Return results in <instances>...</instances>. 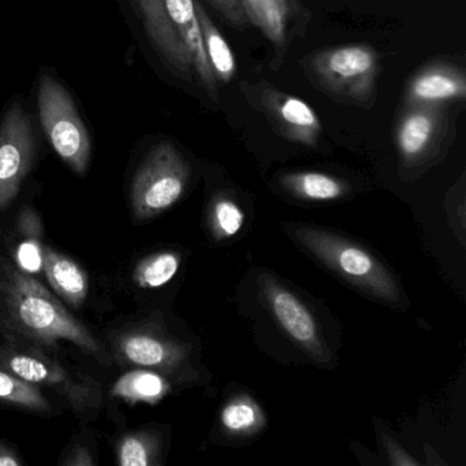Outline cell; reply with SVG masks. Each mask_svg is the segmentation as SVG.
I'll return each mask as SVG.
<instances>
[{
    "label": "cell",
    "instance_id": "9a60e30c",
    "mask_svg": "<svg viewBox=\"0 0 466 466\" xmlns=\"http://www.w3.org/2000/svg\"><path fill=\"white\" fill-rule=\"evenodd\" d=\"M196 15L200 25L201 37H203L204 51L209 66L214 73L218 84L230 83L237 73L236 58L228 46V40L220 34L214 21L207 15L203 5L195 0Z\"/></svg>",
    "mask_w": 466,
    "mask_h": 466
},
{
    "label": "cell",
    "instance_id": "2e32d148",
    "mask_svg": "<svg viewBox=\"0 0 466 466\" xmlns=\"http://www.w3.org/2000/svg\"><path fill=\"white\" fill-rule=\"evenodd\" d=\"M7 370L24 380L35 384H47L65 390H76L72 378L56 362L36 354L10 353L5 359Z\"/></svg>",
    "mask_w": 466,
    "mask_h": 466
},
{
    "label": "cell",
    "instance_id": "ba28073f",
    "mask_svg": "<svg viewBox=\"0 0 466 466\" xmlns=\"http://www.w3.org/2000/svg\"><path fill=\"white\" fill-rule=\"evenodd\" d=\"M35 154L36 140L31 119L20 103H13L0 124V212L17 198Z\"/></svg>",
    "mask_w": 466,
    "mask_h": 466
},
{
    "label": "cell",
    "instance_id": "f1b7e54d",
    "mask_svg": "<svg viewBox=\"0 0 466 466\" xmlns=\"http://www.w3.org/2000/svg\"><path fill=\"white\" fill-rule=\"evenodd\" d=\"M67 465H94L88 450L77 449L73 454L72 460L67 461Z\"/></svg>",
    "mask_w": 466,
    "mask_h": 466
},
{
    "label": "cell",
    "instance_id": "5b68a950",
    "mask_svg": "<svg viewBox=\"0 0 466 466\" xmlns=\"http://www.w3.org/2000/svg\"><path fill=\"white\" fill-rule=\"evenodd\" d=\"M40 122L54 151L78 176L86 174L91 159V138L69 92L51 76L40 80Z\"/></svg>",
    "mask_w": 466,
    "mask_h": 466
},
{
    "label": "cell",
    "instance_id": "4316f807",
    "mask_svg": "<svg viewBox=\"0 0 466 466\" xmlns=\"http://www.w3.org/2000/svg\"><path fill=\"white\" fill-rule=\"evenodd\" d=\"M386 447L389 450L390 457H391V462L395 463V465H419L417 461H414L413 458L409 457L400 446H397V443L391 441V439H387Z\"/></svg>",
    "mask_w": 466,
    "mask_h": 466
},
{
    "label": "cell",
    "instance_id": "30bf717a",
    "mask_svg": "<svg viewBox=\"0 0 466 466\" xmlns=\"http://www.w3.org/2000/svg\"><path fill=\"white\" fill-rule=\"evenodd\" d=\"M268 307L278 323L313 359L324 361L329 357L320 337L315 319L308 308L290 291L275 282L274 278L263 275L260 279Z\"/></svg>",
    "mask_w": 466,
    "mask_h": 466
},
{
    "label": "cell",
    "instance_id": "277c9868",
    "mask_svg": "<svg viewBox=\"0 0 466 466\" xmlns=\"http://www.w3.org/2000/svg\"><path fill=\"white\" fill-rule=\"evenodd\" d=\"M394 127L400 168L409 176L443 157L455 135L449 106L402 105Z\"/></svg>",
    "mask_w": 466,
    "mask_h": 466
},
{
    "label": "cell",
    "instance_id": "484cf974",
    "mask_svg": "<svg viewBox=\"0 0 466 466\" xmlns=\"http://www.w3.org/2000/svg\"><path fill=\"white\" fill-rule=\"evenodd\" d=\"M209 4L234 28L244 29L249 25L241 0H209Z\"/></svg>",
    "mask_w": 466,
    "mask_h": 466
},
{
    "label": "cell",
    "instance_id": "603a6c76",
    "mask_svg": "<svg viewBox=\"0 0 466 466\" xmlns=\"http://www.w3.org/2000/svg\"><path fill=\"white\" fill-rule=\"evenodd\" d=\"M155 443L146 433H130L118 444V463L122 466H148L154 463Z\"/></svg>",
    "mask_w": 466,
    "mask_h": 466
},
{
    "label": "cell",
    "instance_id": "9c48e42d",
    "mask_svg": "<svg viewBox=\"0 0 466 466\" xmlns=\"http://www.w3.org/2000/svg\"><path fill=\"white\" fill-rule=\"evenodd\" d=\"M249 25L255 26L274 47L282 64L294 40L304 36L312 15L299 0H241Z\"/></svg>",
    "mask_w": 466,
    "mask_h": 466
},
{
    "label": "cell",
    "instance_id": "8992f818",
    "mask_svg": "<svg viewBox=\"0 0 466 466\" xmlns=\"http://www.w3.org/2000/svg\"><path fill=\"white\" fill-rule=\"evenodd\" d=\"M189 167L170 143L155 146L138 167L132 184V204L138 219L162 214L184 195Z\"/></svg>",
    "mask_w": 466,
    "mask_h": 466
},
{
    "label": "cell",
    "instance_id": "4fadbf2b",
    "mask_svg": "<svg viewBox=\"0 0 466 466\" xmlns=\"http://www.w3.org/2000/svg\"><path fill=\"white\" fill-rule=\"evenodd\" d=\"M168 15L181 36L192 64L193 75L204 91L214 102H218V83L204 51L200 25L196 15L195 0H166Z\"/></svg>",
    "mask_w": 466,
    "mask_h": 466
},
{
    "label": "cell",
    "instance_id": "44dd1931",
    "mask_svg": "<svg viewBox=\"0 0 466 466\" xmlns=\"http://www.w3.org/2000/svg\"><path fill=\"white\" fill-rule=\"evenodd\" d=\"M178 268L179 256L176 253H157L138 264L135 279L141 288H160L173 279Z\"/></svg>",
    "mask_w": 466,
    "mask_h": 466
},
{
    "label": "cell",
    "instance_id": "ac0fdd59",
    "mask_svg": "<svg viewBox=\"0 0 466 466\" xmlns=\"http://www.w3.org/2000/svg\"><path fill=\"white\" fill-rule=\"evenodd\" d=\"M283 187L299 198L312 201H331L342 198L346 185L334 177L315 171L286 174L280 179Z\"/></svg>",
    "mask_w": 466,
    "mask_h": 466
},
{
    "label": "cell",
    "instance_id": "3957f363",
    "mask_svg": "<svg viewBox=\"0 0 466 466\" xmlns=\"http://www.w3.org/2000/svg\"><path fill=\"white\" fill-rule=\"evenodd\" d=\"M291 231L299 244L351 285L384 301H400V289L392 275L378 258L359 245L308 226H297Z\"/></svg>",
    "mask_w": 466,
    "mask_h": 466
},
{
    "label": "cell",
    "instance_id": "7402d4cb",
    "mask_svg": "<svg viewBox=\"0 0 466 466\" xmlns=\"http://www.w3.org/2000/svg\"><path fill=\"white\" fill-rule=\"evenodd\" d=\"M226 430L234 433L255 432L263 425V416L255 402L239 398L226 406L222 413Z\"/></svg>",
    "mask_w": 466,
    "mask_h": 466
},
{
    "label": "cell",
    "instance_id": "5bb4252c",
    "mask_svg": "<svg viewBox=\"0 0 466 466\" xmlns=\"http://www.w3.org/2000/svg\"><path fill=\"white\" fill-rule=\"evenodd\" d=\"M43 269L62 299L76 308L84 304L89 290L88 275L76 261L51 248H43Z\"/></svg>",
    "mask_w": 466,
    "mask_h": 466
},
{
    "label": "cell",
    "instance_id": "d4e9b609",
    "mask_svg": "<svg viewBox=\"0 0 466 466\" xmlns=\"http://www.w3.org/2000/svg\"><path fill=\"white\" fill-rule=\"evenodd\" d=\"M214 209L215 225L222 236L231 237L241 230L245 215L236 203L230 200H219Z\"/></svg>",
    "mask_w": 466,
    "mask_h": 466
},
{
    "label": "cell",
    "instance_id": "7c38bea8",
    "mask_svg": "<svg viewBox=\"0 0 466 466\" xmlns=\"http://www.w3.org/2000/svg\"><path fill=\"white\" fill-rule=\"evenodd\" d=\"M137 15L143 21L147 35L171 72L178 77L190 80L192 64L181 36L177 32L166 6V0H132Z\"/></svg>",
    "mask_w": 466,
    "mask_h": 466
},
{
    "label": "cell",
    "instance_id": "8fae6325",
    "mask_svg": "<svg viewBox=\"0 0 466 466\" xmlns=\"http://www.w3.org/2000/svg\"><path fill=\"white\" fill-rule=\"evenodd\" d=\"M466 99V75L449 61L430 62L406 84L402 105L449 106Z\"/></svg>",
    "mask_w": 466,
    "mask_h": 466
},
{
    "label": "cell",
    "instance_id": "d6986e66",
    "mask_svg": "<svg viewBox=\"0 0 466 466\" xmlns=\"http://www.w3.org/2000/svg\"><path fill=\"white\" fill-rule=\"evenodd\" d=\"M167 391V381L149 370L125 373L113 387V394L127 402L157 403Z\"/></svg>",
    "mask_w": 466,
    "mask_h": 466
},
{
    "label": "cell",
    "instance_id": "52a82bcc",
    "mask_svg": "<svg viewBox=\"0 0 466 466\" xmlns=\"http://www.w3.org/2000/svg\"><path fill=\"white\" fill-rule=\"evenodd\" d=\"M239 91L278 135L299 146L309 148L318 146L323 135V125L305 100L280 91L267 80L241 81Z\"/></svg>",
    "mask_w": 466,
    "mask_h": 466
},
{
    "label": "cell",
    "instance_id": "cb8c5ba5",
    "mask_svg": "<svg viewBox=\"0 0 466 466\" xmlns=\"http://www.w3.org/2000/svg\"><path fill=\"white\" fill-rule=\"evenodd\" d=\"M35 217L32 220L31 231H29L28 238L21 242L17 250V263L23 271L26 274H37L43 269V248L40 245L39 236L35 233Z\"/></svg>",
    "mask_w": 466,
    "mask_h": 466
},
{
    "label": "cell",
    "instance_id": "e0dca14e",
    "mask_svg": "<svg viewBox=\"0 0 466 466\" xmlns=\"http://www.w3.org/2000/svg\"><path fill=\"white\" fill-rule=\"evenodd\" d=\"M118 349L125 360L140 367H165L176 361L178 357L176 349L146 334L121 338Z\"/></svg>",
    "mask_w": 466,
    "mask_h": 466
},
{
    "label": "cell",
    "instance_id": "ffe728a7",
    "mask_svg": "<svg viewBox=\"0 0 466 466\" xmlns=\"http://www.w3.org/2000/svg\"><path fill=\"white\" fill-rule=\"evenodd\" d=\"M0 400L23 408L46 411L50 409L47 398L40 392L34 383L24 380L15 373L0 370Z\"/></svg>",
    "mask_w": 466,
    "mask_h": 466
},
{
    "label": "cell",
    "instance_id": "7a4b0ae2",
    "mask_svg": "<svg viewBox=\"0 0 466 466\" xmlns=\"http://www.w3.org/2000/svg\"><path fill=\"white\" fill-rule=\"evenodd\" d=\"M7 302L15 323L29 337L43 342L66 339L91 353L102 351L91 332L28 274L13 272Z\"/></svg>",
    "mask_w": 466,
    "mask_h": 466
},
{
    "label": "cell",
    "instance_id": "83f0119b",
    "mask_svg": "<svg viewBox=\"0 0 466 466\" xmlns=\"http://www.w3.org/2000/svg\"><path fill=\"white\" fill-rule=\"evenodd\" d=\"M21 460H18L17 455L7 449L4 444H0V466H20Z\"/></svg>",
    "mask_w": 466,
    "mask_h": 466
},
{
    "label": "cell",
    "instance_id": "6da1fadb",
    "mask_svg": "<svg viewBox=\"0 0 466 466\" xmlns=\"http://www.w3.org/2000/svg\"><path fill=\"white\" fill-rule=\"evenodd\" d=\"M305 77L334 102L370 110L378 97L380 56L370 45H345L308 54Z\"/></svg>",
    "mask_w": 466,
    "mask_h": 466
}]
</instances>
